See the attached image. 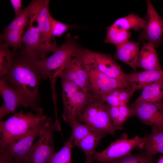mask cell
<instances>
[{
  "instance_id": "obj_1",
  "label": "cell",
  "mask_w": 163,
  "mask_h": 163,
  "mask_svg": "<svg viewBox=\"0 0 163 163\" xmlns=\"http://www.w3.org/2000/svg\"><path fill=\"white\" fill-rule=\"evenodd\" d=\"M36 61L15 51L12 65L4 78L20 95L26 107L43 114V110L39 105V87L43 78Z\"/></svg>"
},
{
  "instance_id": "obj_2",
  "label": "cell",
  "mask_w": 163,
  "mask_h": 163,
  "mask_svg": "<svg viewBox=\"0 0 163 163\" xmlns=\"http://www.w3.org/2000/svg\"><path fill=\"white\" fill-rule=\"evenodd\" d=\"M49 118L46 115L24 113L21 110L0 123V148L27 134L42 122Z\"/></svg>"
},
{
  "instance_id": "obj_3",
  "label": "cell",
  "mask_w": 163,
  "mask_h": 163,
  "mask_svg": "<svg viewBox=\"0 0 163 163\" xmlns=\"http://www.w3.org/2000/svg\"><path fill=\"white\" fill-rule=\"evenodd\" d=\"M83 49L69 34L65 42L50 56L36 61L43 79L52 81L58 77L60 72L73 57L81 56Z\"/></svg>"
},
{
  "instance_id": "obj_4",
  "label": "cell",
  "mask_w": 163,
  "mask_h": 163,
  "mask_svg": "<svg viewBox=\"0 0 163 163\" xmlns=\"http://www.w3.org/2000/svg\"><path fill=\"white\" fill-rule=\"evenodd\" d=\"M63 104L62 117L69 124L78 119L88 105L91 94L75 84L61 78Z\"/></svg>"
},
{
  "instance_id": "obj_5",
  "label": "cell",
  "mask_w": 163,
  "mask_h": 163,
  "mask_svg": "<svg viewBox=\"0 0 163 163\" xmlns=\"http://www.w3.org/2000/svg\"><path fill=\"white\" fill-rule=\"evenodd\" d=\"M109 105L91 95L90 101L80 115L78 121L92 130L113 135L115 131L109 112Z\"/></svg>"
},
{
  "instance_id": "obj_6",
  "label": "cell",
  "mask_w": 163,
  "mask_h": 163,
  "mask_svg": "<svg viewBox=\"0 0 163 163\" xmlns=\"http://www.w3.org/2000/svg\"><path fill=\"white\" fill-rule=\"evenodd\" d=\"M52 120L49 118L38 125L24 136L0 148V155L9 160L24 162L35 139L39 136L47 124Z\"/></svg>"
},
{
  "instance_id": "obj_7",
  "label": "cell",
  "mask_w": 163,
  "mask_h": 163,
  "mask_svg": "<svg viewBox=\"0 0 163 163\" xmlns=\"http://www.w3.org/2000/svg\"><path fill=\"white\" fill-rule=\"evenodd\" d=\"M82 58L88 73L89 92L92 96H99L116 89L131 88L129 85L104 74L91 62Z\"/></svg>"
},
{
  "instance_id": "obj_8",
  "label": "cell",
  "mask_w": 163,
  "mask_h": 163,
  "mask_svg": "<svg viewBox=\"0 0 163 163\" xmlns=\"http://www.w3.org/2000/svg\"><path fill=\"white\" fill-rule=\"evenodd\" d=\"M54 130H56L54 123L52 120L39 136L23 163H49L55 152L53 139Z\"/></svg>"
},
{
  "instance_id": "obj_9",
  "label": "cell",
  "mask_w": 163,
  "mask_h": 163,
  "mask_svg": "<svg viewBox=\"0 0 163 163\" xmlns=\"http://www.w3.org/2000/svg\"><path fill=\"white\" fill-rule=\"evenodd\" d=\"M50 1L44 0L37 17L40 41L37 56V60L45 58L49 53L55 52L59 48L55 38L51 34L49 18Z\"/></svg>"
},
{
  "instance_id": "obj_10",
  "label": "cell",
  "mask_w": 163,
  "mask_h": 163,
  "mask_svg": "<svg viewBox=\"0 0 163 163\" xmlns=\"http://www.w3.org/2000/svg\"><path fill=\"white\" fill-rule=\"evenodd\" d=\"M145 138V136L141 138L136 136L134 138L129 139L128 135L124 133L104 150L96 152L93 160L99 162L110 161L129 155L135 147L141 148Z\"/></svg>"
},
{
  "instance_id": "obj_11",
  "label": "cell",
  "mask_w": 163,
  "mask_h": 163,
  "mask_svg": "<svg viewBox=\"0 0 163 163\" xmlns=\"http://www.w3.org/2000/svg\"><path fill=\"white\" fill-rule=\"evenodd\" d=\"M147 5L146 23L138 37L141 42L147 41L155 48L162 43L163 19L149 0H145Z\"/></svg>"
},
{
  "instance_id": "obj_12",
  "label": "cell",
  "mask_w": 163,
  "mask_h": 163,
  "mask_svg": "<svg viewBox=\"0 0 163 163\" xmlns=\"http://www.w3.org/2000/svg\"><path fill=\"white\" fill-rule=\"evenodd\" d=\"M81 56L101 72L130 86L126 79L125 73L110 55L83 49Z\"/></svg>"
},
{
  "instance_id": "obj_13",
  "label": "cell",
  "mask_w": 163,
  "mask_h": 163,
  "mask_svg": "<svg viewBox=\"0 0 163 163\" xmlns=\"http://www.w3.org/2000/svg\"><path fill=\"white\" fill-rule=\"evenodd\" d=\"M41 5L38 0L34 1L31 11L27 29L23 35L20 52L37 61L40 34L37 21V14Z\"/></svg>"
},
{
  "instance_id": "obj_14",
  "label": "cell",
  "mask_w": 163,
  "mask_h": 163,
  "mask_svg": "<svg viewBox=\"0 0 163 163\" xmlns=\"http://www.w3.org/2000/svg\"><path fill=\"white\" fill-rule=\"evenodd\" d=\"M133 116L143 123L151 125L163 126V104L134 101L130 106Z\"/></svg>"
},
{
  "instance_id": "obj_15",
  "label": "cell",
  "mask_w": 163,
  "mask_h": 163,
  "mask_svg": "<svg viewBox=\"0 0 163 163\" xmlns=\"http://www.w3.org/2000/svg\"><path fill=\"white\" fill-rule=\"evenodd\" d=\"M0 94L3 101L0 107V120L6 115L14 112L21 106L26 107L23 99L4 78L0 79Z\"/></svg>"
},
{
  "instance_id": "obj_16",
  "label": "cell",
  "mask_w": 163,
  "mask_h": 163,
  "mask_svg": "<svg viewBox=\"0 0 163 163\" xmlns=\"http://www.w3.org/2000/svg\"><path fill=\"white\" fill-rule=\"evenodd\" d=\"M125 77L131 88L136 91L142 89L152 83L163 80V69L125 73Z\"/></svg>"
},
{
  "instance_id": "obj_17",
  "label": "cell",
  "mask_w": 163,
  "mask_h": 163,
  "mask_svg": "<svg viewBox=\"0 0 163 163\" xmlns=\"http://www.w3.org/2000/svg\"><path fill=\"white\" fill-rule=\"evenodd\" d=\"M139 44L140 42L128 40L116 46L115 58L124 62L136 70L137 68Z\"/></svg>"
},
{
  "instance_id": "obj_18",
  "label": "cell",
  "mask_w": 163,
  "mask_h": 163,
  "mask_svg": "<svg viewBox=\"0 0 163 163\" xmlns=\"http://www.w3.org/2000/svg\"><path fill=\"white\" fill-rule=\"evenodd\" d=\"M137 68L145 70L163 69L159 63L155 48L148 42H144L139 51Z\"/></svg>"
},
{
  "instance_id": "obj_19",
  "label": "cell",
  "mask_w": 163,
  "mask_h": 163,
  "mask_svg": "<svg viewBox=\"0 0 163 163\" xmlns=\"http://www.w3.org/2000/svg\"><path fill=\"white\" fill-rule=\"evenodd\" d=\"M145 137L140 148L143 152L152 157L157 153L163 154V126H152L151 133Z\"/></svg>"
},
{
  "instance_id": "obj_20",
  "label": "cell",
  "mask_w": 163,
  "mask_h": 163,
  "mask_svg": "<svg viewBox=\"0 0 163 163\" xmlns=\"http://www.w3.org/2000/svg\"><path fill=\"white\" fill-rule=\"evenodd\" d=\"M107 134L94 131L85 138L74 144V145L80 148L84 152L86 157V163H93L97 145Z\"/></svg>"
},
{
  "instance_id": "obj_21",
  "label": "cell",
  "mask_w": 163,
  "mask_h": 163,
  "mask_svg": "<svg viewBox=\"0 0 163 163\" xmlns=\"http://www.w3.org/2000/svg\"><path fill=\"white\" fill-rule=\"evenodd\" d=\"M163 80L152 83L145 87L140 95L134 101L163 104Z\"/></svg>"
},
{
  "instance_id": "obj_22",
  "label": "cell",
  "mask_w": 163,
  "mask_h": 163,
  "mask_svg": "<svg viewBox=\"0 0 163 163\" xmlns=\"http://www.w3.org/2000/svg\"><path fill=\"white\" fill-rule=\"evenodd\" d=\"M146 23L145 18L140 17L137 14L132 13L125 17L120 18L116 20L113 24L120 28L135 31L142 29Z\"/></svg>"
},
{
  "instance_id": "obj_23",
  "label": "cell",
  "mask_w": 163,
  "mask_h": 163,
  "mask_svg": "<svg viewBox=\"0 0 163 163\" xmlns=\"http://www.w3.org/2000/svg\"><path fill=\"white\" fill-rule=\"evenodd\" d=\"M107 32L104 43H110L116 46L129 40L131 34L129 30L118 27L113 24L107 28Z\"/></svg>"
},
{
  "instance_id": "obj_24",
  "label": "cell",
  "mask_w": 163,
  "mask_h": 163,
  "mask_svg": "<svg viewBox=\"0 0 163 163\" xmlns=\"http://www.w3.org/2000/svg\"><path fill=\"white\" fill-rule=\"evenodd\" d=\"M33 4V0L26 8L23 9L19 15L15 18L13 21L5 28L4 30H13L24 31V28L29 23Z\"/></svg>"
},
{
  "instance_id": "obj_25",
  "label": "cell",
  "mask_w": 163,
  "mask_h": 163,
  "mask_svg": "<svg viewBox=\"0 0 163 163\" xmlns=\"http://www.w3.org/2000/svg\"><path fill=\"white\" fill-rule=\"evenodd\" d=\"M15 51H11L9 46L0 41V77L4 78L9 69L12 62Z\"/></svg>"
},
{
  "instance_id": "obj_26",
  "label": "cell",
  "mask_w": 163,
  "mask_h": 163,
  "mask_svg": "<svg viewBox=\"0 0 163 163\" xmlns=\"http://www.w3.org/2000/svg\"><path fill=\"white\" fill-rule=\"evenodd\" d=\"M23 32L13 30H4L3 34L0 35V41L5 43L16 51L21 47Z\"/></svg>"
},
{
  "instance_id": "obj_27",
  "label": "cell",
  "mask_w": 163,
  "mask_h": 163,
  "mask_svg": "<svg viewBox=\"0 0 163 163\" xmlns=\"http://www.w3.org/2000/svg\"><path fill=\"white\" fill-rule=\"evenodd\" d=\"M74 145L72 140L70 138L59 151L53 153L49 163H72L71 151Z\"/></svg>"
},
{
  "instance_id": "obj_28",
  "label": "cell",
  "mask_w": 163,
  "mask_h": 163,
  "mask_svg": "<svg viewBox=\"0 0 163 163\" xmlns=\"http://www.w3.org/2000/svg\"><path fill=\"white\" fill-rule=\"evenodd\" d=\"M69 124L72 129L70 138L72 140L74 145L85 138L94 131L88 126L80 123L78 121L72 122Z\"/></svg>"
},
{
  "instance_id": "obj_29",
  "label": "cell",
  "mask_w": 163,
  "mask_h": 163,
  "mask_svg": "<svg viewBox=\"0 0 163 163\" xmlns=\"http://www.w3.org/2000/svg\"><path fill=\"white\" fill-rule=\"evenodd\" d=\"M152 157L145 152L130 154L110 161L99 162V163H143L152 162Z\"/></svg>"
},
{
  "instance_id": "obj_30",
  "label": "cell",
  "mask_w": 163,
  "mask_h": 163,
  "mask_svg": "<svg viewBox=\"0 0 163 163\" xmlns=\"http://www.w3.org/2000/svg\"><path fill=\"white\" fill-rule=\"evenodd\" d=\"M50 31L52 36L55 38L56 37H60L72 26L58 21L54 19L49 14Z\"/></svg>"
},
{
  "instance_id": "obj_31",
  "label": "cell",
  "mask_w": 163,
  "mask_h": 163,
  "mask_svg": "<svg viewBox=\"0 0 163 163\" xmlns=\"http://www.w3.org/2000/svg\"><path fill=\"white\" fill-rule=\"evenodd\" d=\"M133 116L132 110L126 104L119 106V113L116 122L114 126L115 131L121 129L123 126L128 118Z\"/></svg>"
},
{
  "instance_id": "obj_32",
  "label": "cell",
  "mask_w": 163,
  "mask_h": 163,
  "mask_svg": "<svg viewBox=\"0 0 163 163\" xmlns=\"http://www.w3.org/2000/svg\"><path fill=\"white\" fill-rule=\"evenodd\" d=\"M136 91L131 88H121L118 98L122 105L126 104Z\"/></svg>"
},
{
  "instance_id": "obj_33",
  "label": "cell",
  "mask_w": 163,
  "mask_h": 163,
  "mask_svg": "<svg viewBox=\"0 0 163 163\" xmlns=\"http://www.w3.org/2000/svg\"><path fill=\"white\" fill-rule=\"evenodd\" d=\"M109 112L114 127L118 117L119 113V107L109 105Z\"/></svg>"
},
{
  "instance_id": "obj_34",
  "label": "cell",
  "mask_w": 163,
  "mask_h": 163,
  "mask_svg": "<svg viewBox=\"0 0 163 163\" xmlns=\"http://www.w3.org/2000/svg\"><path fill=\"white\" fill-rule=\"evenodd\" d=\"M10 2L14 8L15 16L17 17L20 14L23 9H22V4L21 0H10Z\"/></svg>"
},
{
  "instance_id": "obj_35",
  "label": "cell",
  "mask_w": 163,
  "mask_h": 163,
  "mask_svg": "<svg viewBox=\"0 0 163 163\" xmlns=\"http://www.w3.org/2000/svg\"><path fill=\"white\" fill-rule=\"evenodd\" d=\"M0 163H8L7 159L4 156L0 155Z\"/></svg>"
},
{
  "instance_id": "obj_36",
  "label": "cell",
  "mask_w": 163,
  "mask_h": 163,
  "mask_svg": "<svg viewBox=\"0 0 163 163\" xmlns=\"http://www.w3.org/2000/svg\"><path fill=\"white\" fill-rule=\"evenodd\" d=\"M152 163H163V156H160L156 162Z\"/></svg>"
},
{
  "instance_id": "obj_37",
  "label": "cell",
  "mask_w": 163,
  "mask_h": 163,
  "mask_svg": "<svg viewBox=\"0 0 163 163\" xmlns=\"http://www.w3.org/2000/svg\"><path fill=\"white\" fill-rule=\"evenodd\" d=\"M8 161V163H23L22 162L15 161L12 160H9L6 158Z\"/></svg>"
},
{
  "instance_id": "obj_38",
  "label": "cell",
  "mask_w": 163,
  "mask_h": 163,
  "mask_svg": "<svg viewBox=\"0 0 163 163\" xmlns=\"http://www.w3.org/2000/svg\"><path fill=\"white\" fill-rule=\"evenodd\" d=\"M162 12L163 13V9H162Z\"/></svg>"
}]
</instances>
